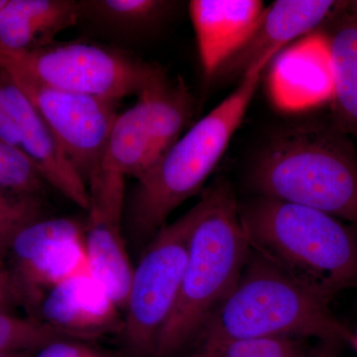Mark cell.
<instances>
[{
	"mask_svg": "<svg viewBox=\"0 0 357 357\" xmlns=\"http://www.w3.org/2000/svg\"><path fill=\"white\" fill-rule=\"evenodd\" d=\"M0 72L31 100L63 153L88 185L102 164L119 114L115 102L51 88L10 66H0Z\"/></svg>",
	"mask_w": 357,
	"mask_h": 357,
	"instance_id": "cell-8",
	"label": "cell"
},
{
	"mask_svg": "<svg viewBox=\"0 0 357 357\" xmlns=\"http://www.w3.org/2000/svg\"><path fill=\"white\" fill-rule=\"evenodd\" d=\"M146 107L148 124L156 162L182 136L192 114L190 89L181 77L157 69L138 96ZM155 162V163H156Z\"/></svg>",
	"mask_w": 357,
	"mask_h": 357,
	"instance_id": "cell-17",
	"label": "cell"
},
{
	"mask_svg": "<svg viewBox=\"0 0 357 357\" xmlns=\"http://www.w3.org/2000/svg\"><path fill=\"white\" fill-rule=\"evenodd\" d=\"M333 0H277L266 6L249 38L223 63L213 79H243L264 59L321 27L337 8Z\"/></svg>",
	"mask_w": 357,
	"mask_h": 357,
	"instance_id": "cell-12",
	"label": "cell"
},
{
	"mask_svg": "<svg viewBox=\"0 0 357 357\" xmlns=\"http://www.w3.org/2000/svg\"><path fill=\"white\" fill-rule=\"evenodd\" d=\"M88 188L84 241L89 272L124 310L133 272L123 229L126 177L100 167L89 178Z\"/></svg>",
	"mask_w": 357,
	"mask_h": 357,
	"instance_id": "cell-9",
	"label": "cell"
},
{
	"mask_svg": "<svg viewBox=\"0 0 357 357\" xmlns=\"http://www.w3.org/2000/svg\"><path fill=\"white\" fill-rule=\"evenodd\" d=\"M268 337H317L354 344V335L335 318L328 301L251 249L236 285L190 349Z\"/></svg>",
	"mask_w": 357,
	"mask_h": 357,
	"instance_id": "cell-5",
	"label": "cell"
},
{
	"mask_svg": "<svg viewBox=\"0 0 357 357\" xmlns=\"http://www.w3.org/2000/svg\"><path fill=\"white\" fill-rule=\"evenodd\" d=\"M10 66L51 88L116 103L138 96L157 66L88 42H63L18 53L0 51Z\"/></svg>",
	"mask_w": 357,
	"mask_h": 357,
	"instance_id": "cell-7",
	"label": "cell"
},
{
	"mask_svg": "<svg viewBox=\"0 0 357 357\" xmlns=\"http://www.w3.org/2000/svg\"><path fill=\"white\" fill-rule=\"evenodd\" d=\"M18 302L9 270L0 261V312H13V307Z\"/></svg>",
	"mask_w": 357,
	"mask_h": 357,
	"instance_id": "cell-25",
	"label": "cell"
},
{
	"mask_svg": "<svg viewBox=\"0 0 357 357\" xmlns=\"http://www.w3.org/2000/svg\"><path fill=\"white\" fill-rule=\"evenodd\" d=\"M46 185L36 167L22 152L0 140V190L40 197Z\"/></svg>",
	"mask_w": 357,
	"mask_h": 357,
	"instance_id": "cell-23",
	"label": "cell"
},
{
	"mask_svg": "<svg viewBox=\"0 0 357 357\" xmlns=\"http://www.w3.org/2000/svg\"><path fill=\"white\" fill-rule=\"evenodd\" d=\"M270 62L265 59L249 70L229 96L136 180L128 213L133 241L150 243L171 213L201 191L241 126Z\"/></svg>",
	"mask_w": 357,
	"mask_h": 357,
	"instance_id": "cell-3",
	"label": "cell"
},
{
	"mask_svg": "<svg viewBox=\"0 0 357 357\" xmlns=\"http://www.w3.org/2000/svg\"><path fill=\"white\" fill-rule=\"evenodd\" d=\"M0 102L13 119L20 150L45 182L83 210L89 204V188L70 163L31 100L0 72Z\"/></svg>",
	"mask_w": 357,
	"mask_h": 357,
	"instance_id": "cell-11",
	"label": "cell"
},
{
	"mask_svg": "<svg viewBox=\"0 0 357 357\" xmlns=\"http://www.w3.org/2000/svg\"><path fill=\"white\" fill-rule=\"evenodd\" d=\"M354 345L357 349V333L356 335H354Z\"/></svg>",
	"mask_w": 357,
	"mask_h": 357,
	"instance_id": "cell-29",
	"label": "cell"
},
{
	"mask_svg": "<svg viewBox=\"0 0 357 357\" xmlns=\"http://www.w3.org/2000/svg\"><path fill=\"white\" fill-rule=\"evenodd\" d=\"M345 9L357 17V0L356 1H345Z\"/></svg>",
	"mask_w": 357,
	"mask_h": 357,
	"instance_id": "cell-27",
	"label": "cell"
},
{
	"mask_svg": "<svg viewBox=\"0 0 357 357\" xmlns=\"http://www.w3.org/2000/svg\"><path fill=\"white\" fill-rule=\"evenodd\" d=\"M257 196L307 206L357 227V154L349 135L330 124L281 131L250 172Z\"/></svg>",
	"mask_w": 357,
	"mask_h": 357,
	"instance_id": "cell-4",
	"label": "cell"
},
{
	"mask_svg": "<svg viewBox=\"0 0 357 357\" xmlns=\"http://www.w3.org/2000/svg\"><path fill=\"white\" fill-rule=\"evenodd\" d=\"M44 217L39 196L13 194L0 190V261L3 262L15 236Z\"/></svg>",
	"mask_w": 357,
	"mask_h": 357,
	"instance_id": "cell-22",
	"label": "cell"
},
{
	"mask_svg": "<svg viewBox=\"0 0 357 357\" xmlns=\"http://www.w3.org/2000/svg\"><path fill=\"white\" fill-rule=\"evenodd\" d=\"M79 20L93 21L119 36L135 37L156 25L172 2L163 0H84Z\"/></svg>",
	"mask_w": 357,
	"mask_h": 357,
	"instance_id": "cell-19",
	"label": "cell"
},
{
	"mask_svg": "<svg viewBox=\"0 0 357 357\" xmlns=\"http://www.w3.org/2000/svg\"><path fill=\"white\" fill-rule=\"evenodd\" d=\"M203 211L190 238L177 302L162 328L155 357H175L191 349L204 324L231 292L250 255L238 202L220 178L201 197Z\"/></svg>",
	"mask_w": 357,
	"mask_h": 357,
	"instance_id": "cell-2",
	"label": "cell"
},
{
	"mask_svg": "<svg viewBox=\"0 0 357 357\" xmlns=\"http://www.w3.org/2000/svg\"><path fill=\"white\" fill-rule=\"evenodd\" d=\"M35 354L33 357H112L107 352L69 338L52 342Z\"/></svg>",
	"mask_w": 357,
	"mask_h": 357,
	"instance_id": "cell-24",
	"label": "cell"
},
{
	"mask_svg": "<svg viewBox=\"0 0 357 357\" xmlns=\"http://www.w3.org/2000/svg\"><path fill=\"white\" fill-rule=\"evenodd\" d=\"M268 76L275 107L302 112L332 102L335 82L328 37L316 30L279 52Z\"/></svg>",
	"mask_w": 357,
	"mask_h": 357,
	"instance_id": "cell-10",
	"label": "cell"
},
{
	"mask_svg": "<svg viewBox=\"0 0 357 357\" xmlns=\"http://www.w3.org/2000/svg\"><path fill=\"white\" fill-rule=\"evenodd\" d=\"M256 253L330 302L357 286V227L324 211L257 196L238 204Z\"/></svg>",
	"mask_w": 357,
	"mask_h": 357,
	"instance_id": "cell-1",
	"label": "cell"
},
{
	"mask_svg": "<svg viewBox=\"0 0 357 357\" xmlns=\"http://www.w3.org/2000/svg\"><path fill=\"white\" fill-rule=\"evenodd\" d=\"M79 20L77 1L7 0L0 9V51L18 53L46 46Z\"/></svg>",
	"mask_w": 357,
	"mask_h": 357,
	"instance_id": "cell-15",
	"label": "cell"
},
{
	"mask_svg": "<svg viewBox=\"0 0 357 357\" xmlns=\"http://www.w3.org/2000/svg\"><path fill=\"white\" fill-rule=\"evenodd\" d=\"M260 0H192L189 14L204 77L213 79L244 44L264 13Z\"/></svg>",
	"mask_w": 357,
	"mask_h": 357,
	"instance_id": "cell-14",
	"label": "cell"
},
{
	"mask_svg": "<svg viewBox=\"0 0 357 357\" xmlns=\"http://www.w3.org/2000/svg\"><path fill=\"white\" fill-rule=\"evenodd\" d=\"M151 132L142 98L122 114L112 124L100 167L138 180L154 165Z\"/></svg>",
	"mask_w": 357,
	"mask_h": 357,
	"instance_id": "cell-18",
	"label": "cell"
},
{
	"mask_svg": "<svg viewBox=\"0 0 357 357\" xmlns=\"http://www.w3.org/2000/svg\"><path fill=\"white\" fill-rule=\"evenodd\" d=\"M325 34L330 45L335 89L332 124L344 134H357V17L340 1L328 18Z\"/></svg>",
	"mask_w": 357,
	"mask_h": 357,
	"instance_id": "cell-16",
	"label": "cell"
},
{
	"mask_svg": "<svg viewBox=\"0 0 357 357\" xmlns=\"http://www.w3.org/2000/svg\"><path fill=\"white\" fill-rule=\"evenodd\" d=\"M182 357H306V352L300 338L268 337L194 347Z\"/></svg>",
	"mask_w": 357,
	"mask_h": 357,
	"instance_id": "cell-21",
	"label": "cell"
},
{
	"mask_svg": "<svg viewBox=\"0 0 357 357\" xmlns=\"http://www.w3.org/2000/svg\"><path fill=\"white\" fill-rule=\"evenodd\" d=\"M202 211L199 199L182 217L164 225L133 268L121 330L131 357H155L160 333L177 302L190 238Z\"/></svg>",
	"mask_w": 357,
	"mask_h": 357,
	"instance_id": "cell-6",
	"label": "cell"
},
{
	"mask_svg": "<svg viewBox=\"0 0 357 357\" xmlns=\"http://www.w3.org/2000/svg\"><path fill=\"white\" fill-rule=\"evenodd\" d=\"M65 338L68 337L35 317H20L13 312H0V354H34L45 345Z\"/></svg>",
	"mask_w": 357,
	"mask_h": 357,
	"instance_id": "cell-20",
	"label": "cell"
},
{
	"mask_svg": "<svg viewBox=\"0 0 357 357\" xmlns=\"http://www.w3.org/2000/svg\"><path fill=\"white\" fill-rule=\"evenodd\" d=\"M0 357H33L32 352H3Z\"/></svg>",
	"mask_w": 357,
	"mask_h": 357,
	"instance_id": "cell-26",
	"label": "cell"
},
{
	"mask_svg": "<svg viewBox=\"0 0 357 357\" xmlns=\"http://www.w3.org/2000/svg\"><path fill=\"white\" fill-rule=\"evenodd\" d=\"M7 0H0V9L4 6V4L6 3Z\"/></svg>",
	"mask_w": 357,
	"mask_h": 357,
	"instance_id": "cell-28",
	"label": "cell"
},
{
	"mask_svg": "<svg viewBox=\"0 0 357 357\" xmlns=\"http://www.w3.org/2000/svg\"><path fill=\"white\" fill-rule=\"evenodd\" d=\"M119 307L89 273L73 277L45 294L38 319L70 340H89L119 330Z\"/></svg>",
	"mask_w": 357,
	"mask_h": 357,
	"instance_id": "cell-13",
	"label": "cell"
}]
</instances>
